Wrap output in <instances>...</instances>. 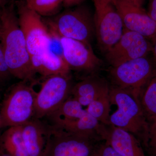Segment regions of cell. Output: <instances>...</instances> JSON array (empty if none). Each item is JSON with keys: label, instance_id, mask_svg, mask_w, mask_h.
<instances>
[{"label": "cell", "instance_id": "cell-1", "mask_svg": "<svg viewBox=\"0 0 156 156\" xmlns=\"http://www.w3.org/2000/svg\"><path fill=\"white\" fill-rule=\"evenodd\" d=\"M0 46L12 76L21 80L35 81L36 73L19 26L15 1L0 8Z\"/></svg>", "mask_w": 156, "mask_h": 156}, {"label": "cell", "instance_id": "cell-2", "mask_svg": "<svg viewBox=\"0 0 156 156\" xmlns=\"http://www.w3.org/2000/svg\"><path fill=\"white\" fill-rule=\"evenodd\" d=\"M139 95L133 91L117 87L110 88L111 104L117 110L110 116V125L122 128L142 139L147 138L149 123L144 113Z\"/></svg>", "mask_w": 156, "mask_h": 156}, {"label": "cell", "instance_id": "cell-3", "mask_svg": "<svg viewBox=\"0 0 156 156\" xmlns=\"http://www.w3.org/2000/svg\"><path fill=\"white\" fill-rule=\"evenodd\" d=\"M35 83L21 80L8 89L1 103L2 129L22 126L34 118L37 94Z\"/></svg>", "mask_w": 156, "mask_h": 156}, {"label": "cell", "instance_id": "cell-4", "mask_svg": "<svg viewBox=\"0 0 156 156\" xmlns=\"http://www.w3.org/2000/svg\"><path fill=\"white\" fill-rule=\"evenodd\" d=\"M45 23L49 29L60 37L90 44L95 37L94 11L84 2L66 8Z\"/></svg>", "mask_w": 156, "mask_h": 156}, {"label": "cell", "instance_id": "cell-5", "mask_svg": "<svg viewBox=\"0 0 156 156\" xmlns=\"http://www.w3.org/2000/svg\"><path fill=\"white\" fill-rule=\"evenodd\" d=\"M48 139L42 156H93L98 136L69 132L48 125Z\"/></svg>", "mask_w": 156, "mask_h": 156}, {"label": "cell", "instance_id": "cell-6", "mask_svg": "<svg viewBox=\"0 0 156 156\" xmlns=\"http://www.w3.org/2000/svg\"><path fill=\"white\" fill-rule=\"evenodd\" d=\"M94 5L95 37L101 51L106 53L120 39L124 27L114 0H91Z\"/></svg>", "mask_w": 156, "mask_h": 156}, {"label": "cell", "instance_id": "cell-7", "mask_svg": "<svg viewBox=\"0 0 156 156\" xmlns=\"http://www.w3.org/2000/svg\"><path fill=\"white\" fill-rule=\"evenodd\" d=\"M44 79L36 97L34 117L41 120L60 107L69 97L72 88L69 75H56Z\"/></svg>", "mask_w": 156, "mask_h": 156}, {"label": "cell", "instance_id": "cell-8", "mask_svg": "<svg viewBox=\"0 0 156 156\" xmlns=\"http://www.w3.org/2000/svg\"><path fill=\"white\" fill-rule=\"evenodd\" d=\"M156 68L154 59L147 56L111 67L110 75L115 87L129 89L139 95L141 88L147 83Z\"/></svg>", "mask_w": 156, "mask_h": 156}, {"label": "cell", "instance_id": "cell-9", "mask_svg": "<svg viewBox=\"0 0 156 156\" xmlns=\"http://www.w3.org/2000/svg\"><path fill=\"white\" fill-rule=\"evenodd\" d=\"M18 22L30 56L44 50L49 37L48 26L42 17L27 6L24 0L15 1Z\"/></svg>", "mask_w": 156, "mask_h": 156}, {"label": "cell", "instance_id": "cell-10", "mask_svg": "<svg viewBox=\"0 0 156 156\" xmlns=\"http://www.w3.org/2000/svg\"><path fill=\"white\" fill-rule=\"evenodd\" d=\"M152 50L151 43L138 33L124 28L120 39L105 53L111 67L126 62L145 57Z\"/></svg>", "mask_w": 156, "mask_h": 156}, {"label": "cell", "instance_id": "cell-11", "mask_svg": "<svg viewBox=\"0 0 156 156\" xmlns=\"http://www.w3.org/2000/svg\"><path fill=\"white\" fill-rule=\"evenodd\" d=\"M60 37L63 58L70 69L89 73L101 66L102 62L94 53L91 44Z\"/></svg>", "mask_w": 156, "mask_h": 156}, {"label": "cell", "instance_id": "cell-12", "mask_svg": "<svg viewBox=\"0 0 156 156\" xmlns=\"http://www.w3.org/2000/svg\"><path fill=\"white\" fill-rule=\"evenodd\" d=\"M124 28L138 33L151 41L156 36V23L142 7L130 0H114Z\"/></svg>", "mask_w": 156, "mask_h": 156}, {"label": "cell", "instance_id": "cell-13", "mask_svg": "<svg viewBox=\"0 0 156 156\" xmlns=\"http://www.w3.org/2000/svg\"><path fill=\"white\" fill-rule=\"evenodd\" d=\"M102 124L99 136L123 156H147L140 143L132 133L122 128Z\"/></svg>", "mask_w": 156, "mask_h": 156}, {"label": "cell", "instance_id": "cell-14", "mask_svg": "<svg viewBox=\"0 0 156 156\" xmlns=\"http://www.w3.org/2000/svg\"><path fill=\"white\" fill-rule=\"evenodd\" d=\"M48 126L33 118L22 126V134L29 156H42L48 139Z\"/></svg>", "mask_w": 156, "mask_h": 156}, {"label": "cell", "instance_id": "cell-15", "mask_svg": "<svg viewBox=\"0 0 156 156\" xmlns=\"http://www.w3.org/2000/svg\"><path fill=\"white\" fill-rule=\"evenodd\" d=\"M30 58L35 73L43 78L56 75H69L70 69L64 58L46 49Z\"/></svg>", "mask_w": 156, "mask_h": 156}, {"label": "cell", "instance_id": "cell-16", "mask_svg": "<svg viewBox=\"0 0 156 156\" xmlns=\"http://www.w3.org/2000/svg\"><path fill=\"white\" fill-rule=\"evenodd\" d=\"M109 89L108 84L104 80L97 77L89 76L72 87L71 94L82 106H88Z\"/></svg>", "mask_w": 156, "mask_h": 156}, {"label": "cell", "instance_id": "cell-17", "mask_svg": "<svg viewBox=\"0 0 156 156\" xmlns=\"http://www.w3.org/2000/svg\"><path fill=\"white\" fill-rule=\"evenodd\" d=\"M0 148L11 156H29L22 134V126L9 127L0 137Z\"/></svg>", "mask_w": 156, "mask_h": 156}, {"label": "cell", "instance_id": "cell-18", "mask_svg": "<svg viewBox=\"0 0 156 156\" xmlns=\"http://www.w3.org/2000/svg\"><path fill=\"white\" fill-rule=\"evenodd\" d=\"M88 113L87 110L73 97L69 96L48 118L52 124L77 121Z\"/></svg>", "mask_w": 156, "mask_h": 156}, {"label": "cell", "instance_id": "cell-19", "mask_svg": "<svg viewBox=\"0 0 156 156\" xmlns=\"http://www.w3.org/2000/svg\"><path fill=\"white\" fill-rule=\"evenodd\" d=\"M110 90V89H109ZM109 90L104 92L92 101L88 106L87 112L103 125L110 124L111 102Z\"/></svg>", "mask_w": 156, "mask_h": 156}, {"label": "cell", "instance_id": "cell-20", "mask_svg": "<svg viewBox=\"0 0 156 156\" xmlns=\"http://www.w3.org/2000/svg\"><path fill=\"white\" fill-rule=\"evenodd\" d=\"M141 105L147 119L150 121L156 117V68L147 83L141 101Z\"/></svg>", "mask_w": 156, "mask_h": 156}, {"label": "cell", "instance_id": "cell-21", "mask_svg": "<svg viewBox=\"0 0 156 156\" xmlns=\"http://www.w3.org/2000/svg\"><path fill=\"white\" fill-rule=\"evenodd\" d=\"M25 2L30 9L41 17L56 16L63 7L62 0H29Z\"/></svg>", "mask_w": 156, "mask_h": 156}, {"label": "cell", "instance_id": "cell-22", "mask_svg": "<svg viewBox=\"0 0 156 156\" xmlns=\"http://www.w3.org/2000/svg\"><path fill=\"white\" fill-rule=\"evenodd\" d=\"M145 146L151 156H156V117L151 120Z\"/></svg>", "mask_w": 156, "mask_h": 156}, {"label": "cell", "instance_id": "cell-23", "mask_svg": "<svg viewBox=\"0 0 156 156\" xmlns=\"http://www.w3.org/2000/svg\"><path fill=\"white\" fill-rule=\"evenodd\" d=\"M11 76H13L9 70L0 46V92L7 86Z\"/></svg>", "mask_w": 156, "mask_h": 156}, {"label": "cell", "instance_id": "cell-24", "mask_svg": "<svg viewBox=\"0 0 156 156\" xmlns=\"http://www.w3.org/2000/svg\"><path fill=\"white\" fill-rule=\"evenodd\" d=\"M93 156H123L105 142L96 145Z\"/></svg>", "mask_w": 156, "mask_h": 156}, {"label": "cell", "instance_id": "cell-25", "mask_svg": "<svg viewBox=\"0 0 156 156\" xmlns=\"http://www.w3.org/2000/svg\"><path fill=\"white\" fill-rule=\"evenodd\" d=\"M147 13L151 18L156 23V0H151Z\"/></svg>", "mask_w": 156, "mask_h": 156}, {"label": "cell", "instance_id": "cell-26", "mask_svg": "<svg viewBox=\"0 0 156 156\" xmlns=\"http://www.w3.org/2000/svg\"><path fill=\"white\" fill-rule=\"evenodd\" d=\"M86 0H62L63 7L66 8H71L84 2Z\"/></svg>", "mask_w": 156, "mask_h": 156}, {"label": "cell", "instance_id": "cell-27", "mask_svg": "<svg viewBox=\"0 0 156 156\" xmlns=\"http://www.w3.org/2000/svg\"><path fill=\"white\" fill-rule=\"evenodd\" d=\"M152 50V53L153 54L154 60L156 64V36L151 41Z\"/></svg>", "mask_w": 156, "mask_h": 156}, {"label": "cell", "instance_id": "cell-28", "mask_svg": "<svg viewBox=\"0 0 156 156\" xmlns=\"http://www.w3.org/2000/svg\"><path fill=\"white\" fill-rule=\"evenodd\" d=\"M133 4L140 7H142L145 0H130Z\"/></svg>", "mask_w": 156, "mask_h": 156}, {"label": "cell", "instance_id": "cell-29", "mask_svg": "<svg viewBox=\"0 0 156 156\" xmlns=\"http://www.w3.org/2000/svg\"><path fill=\"white\" fill-rule=\"evenodd\" d=\"M11 1H14V0H0V8L5 6Z\"/></svg>", "mask_w": 156, "mask_h": 156}, {"label": "cell", "instance_id": "cell-30", "mask_svg": "<svg viewBox=\"0 0 156 156\" xmlns=\"http://www.w3.org/2000/svg\"><path fill=\"white\" fill-rule=\"evenodd\" d=\"M0 156H11L9 154L7 153L2 149L0 148Z\"/></svg>", "mask_w": 156, "mask_h": 156}, {"label": "cell", "instance_id": "cell-31", "mask_svg": "<svg viewBox=\"0 0 156 156\" xmlns=\"http://www.w3.org/2000/svg\"><path fill=\"white\" fill-rule=\"evenodd\" d=\"M2 129V128H1V103H0V137H1V135H2L1 132Z\"/></svg>", "mask_w": 156, "mask_h": 156}, {"label": "cell", "instance_id": "cell-32", "mask_svg": "<svg viewBox=\"0 0 156 156\" xmlns=\"http://www.w3.org/2000/svg\"><path fill=\"white\" fill-rule=\"evenodd\" d=\"M24 1H25V2H27V1H29V0H24Z\"/></svg>", "mask_w": 156, "mask_h": 156}, {"label": "cell", "instance_id": "cell-33", "mask_svg": "<svg viewBox=\"0 0 156 156\" xmlns=\"http://www.w3.org/2000/svg\"><path fill=\"white\" fill-rule=\"evenodd\" d=\"M14 1H18V0H14Z\"/></svg>", "mask_w": 156, "mask_h": 156}]
</instances>
